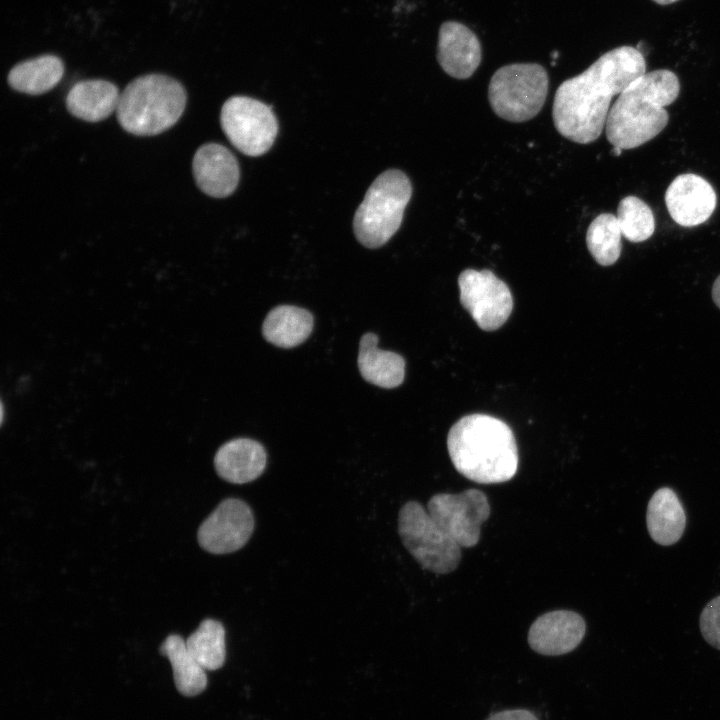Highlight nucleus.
Here are the masks:
<instances>
[{
  "instance_id": "f257e3e1",
  "label": "nucleus",
  "mask_w": 720,
  "mask_h": 720,
  "mask_svg": "<svg viewBox=\"0 0 720 720\" xmlns=\"http://www.w3.org/2000/svg\"><path fill=\"white\" fill-rule=\"evenodd\" d=\"M645 72V58L635 47L620 46L604 53L557 88L552 108L556 130L579 144L595 141L605 128L612 98Z\"/></svg>"
},
{
  "instance_id": "f03ea898",
  "label": "nucleus",
  "mask_w": 720,
  "mask_h": 720,
  "mask_svg": "<svg viewBox=\"0 0 720 720\" xmlns=\"http://www.w3.org/2000/svg\"><path fill=\"white\" fill-rule=\"evenodd\" d=\"M447 449L455 469L476 483H503L518 469L511 428L490 415L470 414L459 419L449 430Z\"/></svg>"
},
{
  "instance_id": "7ed1b4c3",
  "label": "nucleus",
  "mask_w": 720,
  "mask_h": 720,
  "mask_svg": "<svg viewBox=\"0 0 720 720\" xmlns=\"http://www.w3.org/2000/svg\"><path fill=\"white\" fill-rule=\"evenodd\" d=\"M680 92L677 75L667 69L645 72L619 94L605 124L607 140L622 150L655 138L668 124L665 109Z\"/></svg>"
},
{
  "instance_id": "20e7f679",
  "label": "nucleus",
  "mask_w": 720,
  "mask_h": 720,
  "mask_svg": "<svg viewBox=\"0 0 720 720\" xmlns=\"http://www.w3.org/2000/svg\"><path fill=\"white\" fill-rule=\"evenodd\" d=\"M186 105L184 87L175 79L149 74L131 81L120 94L116 115L127 132L160 134L181 117Z\"/></svg>"
},
{
  "instance_id": "39448f33",
  "label": "nucleus",
  "mask_w": 720,
  "mask_h": 720,
  "mask_svg": "<svg viewBox=\"0 0 720 720\" xmlns=\"http://www.w3.org/2000/svg\"><path fill=\"white\" fill-rule=\"evenodd\" d=\"M412 196L407 175L398 169L381 173L368 188L354 219L357 240L367 248L386 244L399 229Z\"/></svg>"
},
{
  "instance_id": "423d86ee",
  "label": "nucleus",
  "mask_w": 720,
  "mask_h": 720,
  "mask_svg": "<svg viewBox=\"0 0 720 720\" xmlns=\"http://www.w3.org/2000/svg\"><path fill=\"white\" fill-rule=\"evenodd\" d=\"M549 77L537 63H514L500 67L491 77L488 100L494 113L513 123L534 118L542 109Z\"/></svg>"
},
{
  "instance_id": "0eeeda50",
  "label": "nucleus",
  "mask_w": 720,
  "mask_h": 720,
  "mask_svg": "<svg viewBox=\"0 0 720 720\" xmlns=\"http://www.w3.org/2000/svg\"><path fill=\"white\" fill-rule=\"evenodd\" d=\"M398 532L405 548L424 569L446 574L458 567L461 547L419 502L409 501L402 506Z\"/></svg>"
},
{
  "instance_id": "6e6552de",
  "label": "nucleus",
  "mask_w": 720,
  "mask_h": 720,
  "mask_svg": "<svg viewBox=\"0 0 720 720\" xmlns=\"http://www.w3.org/2000/svg\"><path fill=\"white\" fill-rule=\"evenodd\" d=\"M220 122L232 145L253 157L266 153L278 133L271 107L246 96L229 98L222 106Z\"/></svg>"
},
{
  "instance_id": "1a4fd4ad",
  "label": "nucleus",
  "mask_w": 720,
  "mask_h": 720,
  "mask_svg": "<svg viewBox=\"0 0 720 720\" xmlns=\"http://www.w3.org/2000/svg\"><path fill=\"white\" fill-rule=\"evenodd\" d=\"M427 511L460 547L470 548L480 539L481 526L490 515V504L485 493L470 488L456 494L433 495Z\"/></svg>"
},
{
  "instance_id": "9d476101",
  "label": "nucleus",
  "mask_w": 720,
  "mask_h": 720,
  "mask_svg": "<svg viewBox=\"0 0 720 720\" xmlns=\"http://www.w3.org/2000/svg\"><path fill=\"white\" fill-rule=\"evenodd\" d=\"M460 301L477 325L485 331L500 328L513 309L507 284L488 269H465L458 277Z\"/></svg>"
},
{
  "instance_id": "9b49d317",
  "label": "nucleus",
  "mask_w": 720,
  "mask_h": 720,
  "mask_svg": "<svg viewBox=\"0 0 720 720\" xmlns=\"http://www.w3.org/2000/svg\"><path fill=\"white\" fill-rule=\"evenodd\" d=\"M254 524L252 510L246 502L226 498L200 525L199 545L212 554L235 552L248 542Z\"/></svg>"
},
{
  "instance_id": "f8f14e48",
  "label": "nucleus",
  "mask_w": 720,
  "mask_h": 720,
  "mask_svg": "<svg viewBox=\"0 0 720 720\" xmlns=\"http://www.w3.org/2000/svg\"><path fill=\"white\" fill-rule=\"evenodd\" d=\"M717 203L712 185L699 175H678L665 192L671 218L680 226L694 227L706 222Z\"/></svg>"
},
{
  "instance_id": "ddd939ff",
  "label": "nucleus",
  "mask_w": 720,
  "mask_h": 720,
  "mask_svg": "<svg viewBox=\"0 0 720 720\" xmlns=\"http://www.w3.org/2000/svg\"><path fill=\"white\" fill-rule=\"evenodd\" d=\"M586 624L581 615L556 610L539 616L530 626L528 644L535 652L557 656L573 651L582 641Z\"/></svg>"
},
{
  "instance_id": "4468645a",
  "label": "nucleus",
  "mask_w": 720,
  "mask_h": 720,
  "mask_svg": "<svg viewBox=\"0 0 720 720\" xmlns=\"http://www.w3.org/2000/svg\"><path fill=\"white\" fill-rule=\"evenodd\" d=\"M437 60L449 76L467 79L481 63L480 41L466 25L457 21H446L439 29Z\"/></svg>"
},
{
  "instance_id": "2eb2a0df",
  "label": "nucleus",
  "mask_w": 720,
  "mask_h": 720,
  "mask_svg": "<svg viewBox=\"0 0 720 720\" xmlns=\"http://www.w3.org/2000/svg\"><path fill=\"white\" fill-rule=\"evenodd\" d=\"M197 186L207 195L224 198L231 195L239 182L236 157L223 145L207 143L195 153L192 163Z\"/></svg>"
},
{
  "instance_id": "dca6fc26",
  "label": "nucleus",
  "mask_w": 720,
  "mask_h": 720,
  "mask_svg": "<svg viewBox=\"0 0 720 720\" xmlns=\"http://www.w3.org/2000/svg\"><path fill=\"white\" fill-rule=\"evenodd\" d=\"M263 445L253 439L237 438L224 443L216 452L214 466L227 482L245 484L256 480L266 467Z\"/></svg>"
},
{
  "instance_id": "f3484780",
  "label": "nucleus",
  "mask_w": 720,
  "mask_h": 720,
  "mask_svg": "<svg viewBox=\"0 0 720 720\" xmlns=\"http://www.w3.org/2000/svg\"><path fill=\"white\" fill-rule=\"evenodd\" d=\"M378 336L365 333L359 343L358 368L361 376L369 383L385 389L396 388L405 377L404 358L392 351L377 346Z\"/></svg>"
},
{
  "instance_id": "a211bd4d",
  "label": "nucleus",
  "mask_w": 720,
  "mask_h": 720,
  "mask_svg": "<svg viewBox=\"0 0 720 720\" xmlns=\"http://www.w3.org/2000/svg\"><path fill=\"white\" fill-rule=\"evenodd\" d=\"M120 94L118 88L109 81L84 80L69 90L66 107L79 119L98 122L117 110Z\"/></svg>"
},
{
  "instance_id": "6ab92c4d",
  "label": "nucleus",
  "mask_w": 720,
  "mask_h": 720,
  "mask_svg": "<svg viewBox=\"0 0 720 720\" xmlns=\"http://www.w3.org/2000/svg\"><path fill=\"white\" fill-rule=\"evenodd\" d=\"M646 523L651 538L660 545L669 546L681 538L686 515L672 489L663 487L653 494L647 506Z\"/></svg>"
},
{
  "instance_id": "aec40b11",
  "label": "nucleus",
  "mask_w": 720,
  "mask_h": 720,
  "mask_svg": "<svg viewBox=\"0 0 720 720\" xmlns=\"http://www.w3.org/2000/svg\"><path fill=\"white\" fill-rule=\"evenodd\" d=\"M313 316L293 305H279L269 311L262 325L266 341L280 348H293L303 343L313 330Z\"/></svg>"
},
{
  "instance_id": "412c9836",
  "label": "nucleus",
  "mask_w": 720,
  "mask_h": 720,
  "mask_svg": "<svg viewBox=\"0 0 720 720\" xmlns=\"http://www.w3.org/2000/svg\"><path fill=\"white\" fill-rule=\"evenodd\" d=\"M159 651L171 663L174 684L179 693L193 697L205 690L207 686L205 669L189 652L181 636L169 635L161 644Z\"/></svg>"
},
{
  "instance_id": "4be33fe9",
  "label": "nucleus",
  "mask_w": 720,
  "mask_h": 720,
  "mask_svg": "<svg viewBox=\"0 0 720 720\" xmlns=\"http://www.w3.org/2000/svg\"><path fill=\"white\" fill-rule=\"evenodd\" d=\"M64 74L62 60L43 55L14 66L8 75L9 85L16 91L39 95L54 88Z\"/></svg>"
},
{
  "instance_id": "5701e85b",
  "label": "nucleus",
  "mask_w": 720,
  "mask_h": 720,
  "mask_svg": "<svg viewBox=\"0 0 720 720\" xmlns=\"http://www.w3.org/2000/svg\"><path fill=\"white\" fill-rule=\"evenodd\" d=\"M192 656L205 670H217L225 662V629L214 619L203 620L185 640Z\"/></svg>"
},
{
  "instance_id": "b1692460",
  "label": "nucleus",
  "mask_w": 720,
  "mask_h": 720,
  "mask_svg": "<svg viewBox=\"0 0 720 720\" xmlns=\"http://www.w3.org/2000/svg\"><path fill=\"white\" fill-rule=\"evenodd\" d=\"M621 237L622 231L617 217L611 213H602L587 229V248L598 264L610 266L620 257Z\"/></svg>"
},
{
  "instance_id": "393cba45",
  "label": "nucleus",
  "mask_w": 720,
  "mask_h": 720,
  "mask_svg": "<svg viewBox=\"0 0 720 720\" xmlns=\"http://www.w3.org/2000/svg\"><path fill=\"white\" fill-rule=\"evenodd\" d=\"M616 217L622 235L631 242H643L655 231V218L651 208L636 196H626L619 202Z\"/></svg>"
},
{
  "instance_id": "a878e982",
  "label": "nucleus",
  "mask_w": 720,
  "mask_h": 720,
  "mask_svg": "<svg viewBox=\"0 0 720 720\" xmlns=\"http://www.w3.org/2000/svg\"><path fill=\"white\" fill-rule=\"evenodd\" d=\"M700 630L704 639L720 650V596L708 602L702 610Z\"/></svg>"
},
{
  "instance_id": "bb28decb",
  "label": "nucleus",
  "mask_w": 720,
  "mask_h": 720,
  "mask_svg": "<svg viewBox=\"0 0 720 720\" xmlns=\"http://www.w3.org/2000/svg\"><path fill=\"white\" fill-rule=\"evenodd\" d=\"M486 720H538V718L529 710L514 709L494 713Z\"/></svg>"
},
{
  "instance_id": "cd10ccee",
  "label": "nucleus",
  "mask_w": 720,
  "mask_h": 720,
  "mask_svg": "<svg viewBox=\"0 0 720 720\" xmlns=\"http://www.w3.org/2000/svg\"><path fill=\"white\" fill-rule=\"evenodd\" d=\"M712 297L716 305L720 308V275L717 277L713 284Z\"/></svg>"
},
{
  "instance_id": "c85d7f7f",
  "label": "nucleus",
  "mask_w": 720,
  "mask_h": 720,
  "mask_svg": "<svg viewBox=\"0 0 720 720\" xmlns=\"http://www.w3.org/2000/svg\"><path fill=\"white\" fill-rule=\"evenodd\" d=\"M652 1H654L655 3L660 4V5H668V4L674 3L678 0H652Z\"/></svg>"
},
{
  "instance_id": "c756f323",
  "label": "nucleus",
  "mask_w": 720,
  "mask_h": 720,
  "mask_svg": "<svg viewBox=\"0 0 720 720\" xmlns=\"http://www.w3.org/2000/svg\"><path fill=\"white\" fill-rule=\"evenodd\" d=\"M621 151H622L621 148H619V147H614V146H613V148H612V150H611V153H612L614 156H619V155L621 154Z\"/></svg>"
}]
</instances>
